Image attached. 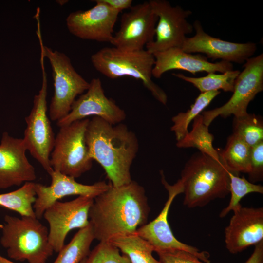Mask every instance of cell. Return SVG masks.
Returning a JSON list of instances; mask_svg holds the SVG:
<instances>
[{
    "instance_id": "6da1fadb",
    "label": "cell",
    "mask_w": 263,
    "mask_h": 263,
    "mask_svg": "<svg viewBox=\"0 0 263 263\" xmlns=\"http://www.w3.org/2000/svg\"><path fill=\"white\" fill-rule=\"evenodd\" d=\"M150 211L144 188L136 182L112 185L95 197L89 212L94 239L109 241L133 234L147 223Z\"/></svg>"
},
{
    "instance_id": "7a4b0ae2",
    "label": "cell",
    "mask_w": 263,
    "mask_h": 263,
    "mask_svg": "<svg viewBox=\"0 0 263 263\" xmlns=\"http://www.w3.org/2000/svg\"><path fill=\"white\" fill-rule=\"evenodd\" d=\"M85 139L91 158L102 166L112 186L132 181L130 168L139 143L135 134L126 125H113L93 117L88 124Z\"/></svg>"
},
{
    "instance_id": "3957f363",
    "label": "cell",
    "mask_w": 263,
    "mask_h": 263,
    "mask_svg": "<svg viewBox=\"0 0 263 263\" xmlns=\"http://www.w3.org/2000/svg\"><path fill=\"white\" fill-rule=\"evenodd\" d=\"M180 181L183 204L190 208L203 207L229 194V171L221 162L199 152L187 162Z\"/></svg>"
},
{
    "instance_id": "277c9868",
    "label": "cell",
    "mask_w": 263,
    "mask_h": 263,
    "mask_svg": "<svg viewBox=\"0 0 263 263\" xmlns=\"http://www.w3.org/2000/svg\"><path fill=\"white\" fill-rule=\"evenodd\" d=\"M4 221L0 224V243L8 256L29 263H46L54 252L49 242L47 227L36 217L6 215Z\"/></svg>"
},
{
    "instance_id": "5b68a950",
    "label": "cell",
    "mask_w": 263,
    "mask_h": 263,
    "mask_svg": "<svg viewBox=\"0 0 263 263\" xmlns=\"http://www.w3.org/2000/svg\"><path fill=\"white\" fill-rule=\"evenodd\" d=\"M91 61L97 71L109 78L130 76L141 80L157 100L167 104V94L152 80L155 59L147 50L124 51L114 47H104L93 54Z\"/></svg>"
},
{
    "instance_id": "8992f818",
    "label": "cell",
    "mask_w": 263,
    "mask_h": 263,
    "mask_svg": "<svg viewBox=\"0 0 263 263\" xmlns=\"http://www.w3.org/2000/svg\"><path fill=\"white\" fill-rule=\"evenodd\" d=\"M38 21L37 33L41 55L49 60L54 80V93L49 107V116L51 120L57 121L68 114L77 96L88 90L90 83L76 71L66 54L44 45Z\"/></svg>"
},
{
    "instance_id": "52a82bcc",
    "label": "cell",
    "mask_w": 263,
    "mask_h": 263,
    "mask_svg": "<svg viewBox=\"0 0 263 263\" xmlns=\"http://www.w3.org/2000/svg\"><path fill=\"white\" fill-rule=\"evenodd\" d=\"M90 119L75 121L60 127L50 161L54 171L76 178L92 168L85 134Z\"/></svg>"
},
{
    "instance_id": "ba28073f",
    "label": "cell",
    "mask_w": 263,
    "mask_h": 263,
    "mask_svg": "<svg viewBox=\"0 0 263 263\" xmlns=\"http://www.w3.org/2000/svg\"><path fill=\"white\" fill-rule=\"evenodd\" d=\"M44 59L41 56L42 84L38 94L34 97L30 113L25 118L26 128L23 140L27 150L50 175L54 171L50 157L54 146L55 137L47 115L48 84Z\"/></svg>"
},
{
    "instance_id": "9c48e42d",
    "label": "cell",
    "mask_w": 263,
    "mask_h": 263,
    "mask_svg": "<svg viewBox=\"0 0 263 263\" xmlns=\"http://www.w3.org/2000/svg\"><path fill=\"white\" fill-rule=\"evenodd\" d=\"M244 69L236 79L233 94L225 104L201 114L204 124L209 127L218 116L226 118L232 114L238 117L247 113L249 103L263 90V53L245 62Z\"/></svg>"
},
{
    "instance_id": "30bf717a",
    "label": "cell",
    "mask_w": 263,
    "mask_h": 263,
    "mask_svg": "<svg viewBox=\"0 0 263 263\" xmlns=\"http://www.w3.org/2000/svg\"><path fill=\"white\" fill-rule=\"evenodd\" d=\"M149 2L158 17V23L155 30V39L146 46V50L153 54L171 48H181L186 35L194 30L193 25L187 19L192 12L179 6H173L165 0Z\"/></svg>"
},
{
    "instance_id": "8fae6325",
    "label": "cell",
    "mask_w": 263,
    "mask_h": 263,
    "mask_svg": "<svg viewBox=\"0 0 263 263\" xmlns=\"http://www.w3.org/2000/svg\"><path fill=\"white\" fill-rule=\"evenodd\" d=\"M94 199L79 196L70 201H57L45 210L43 216L49 225V242L54 251L58 253L62 249L71 230L89 225V212Z\"/></svg>"
},
{
    "instance_id": "7c38bea8",
    "label": "cell",
    "mask_w": 263,
    "mask_h": 263,
    "mask_svg": "<svg viewBox=\"0 0 263 263\" xmlns=\"http://www.w3.org/2000/svg\"><path fill=\"white\" fill-rule=\"evenodd\" d=\"M161 175L162 183L168 192V198L157 217L139 227L136 233L147 241L155 252L169 249L183 250L194 255L206 263H211L208 252L201 251L195 247L183 243L173 235L168 222V213L174 198L183 193V188L179 180L174 185H170L166 180L162 171Z\"/></svg>"
},
{
    "instance_id": "4fadbf2b",
    "label": "cell",
    "mask_w": 263,
    "mask_h": 263,
    "mask_svg": "<svg viewBox=\"0 0 263 263\" xmlns=\"http://www.w3.org/2000/svg\"><path fill=\"white\" fill-rule=\"evenodd\" d=\"M121 16L120 27L111 42L124 51H135L154 40L158 17L149 1L132 6Z\"/></svg>"
},
{
    "instance_id": "5bb4252c",
    "label": "cell",
    "mask_w": 263,
    "mask_h": 263,
    "mask_svg": "<svg viewBox=\"0 0 263 263\" xmlns=\"http://www.w3.org/2000/svg\"><path fill=\"white\" fill-rule=\"evenodd\" d=\"M89 83L88 90L75 100L68 114L57 121L58 126L67 125L91 116L100 117L113 125L125 119L124 110L106 96L101 80L94 78Z\"/></svg>"
},
{
    "instance_id": "9a60e30c",
    "label": "cell",
    "mask_w": 263,
    "mask_h": 263,
    "mask_svg": "<svg viewBox=\"0 0 263 263\" xmlns=\"http://www.w3.org/2000/svg\"><path fill=\"white\" fill-rule=\"evenodd\" d=\"M93 1L96 4L92 8L70 13L66 19L67 27L82 39L111 43L119 12L101 0Z\"/></svg>"
},
{
    "instance_id": "2e32d148",
    "label": "cell",
    "mask_w": 263,
    "mask_h": 263,
    "mask_svg": "<svg viewBox=\"0 0 263 263\" xmlns=\"http://www.w3.org/2000/svg\"><path fill=\"white\" fill-rule=\"evenodd\" d=\"M194 36L185 39L181 49L188 53H202L207 58L242 64L252 57L257 49L253 42L235 43L220 39L205 32L201 23L196 20L193 24Z\"/></svg>"
},
{
    "instance_id": "e0dca14e",
    "label": "cell",
    "mask_w": 263,
    "mask_h": 263,
    "mask_svg": "<svg viewBox=\"0 0 263 263\" xmlns=\"http://www.w3.org/2000/svg\"><path fill=\"white\" fill-rule=\"evenodd\" d=\"M51 183L49 186L35 183L36 200L33 209L36 217L40 219L45 210L62 198L70 195L87 196L94 198L107 190L111 186L104 181L92 185L76 182L75 178L53 171L50 174Z\"/></svg>"
},
{
    "instance_id": "ac0fdd59",
    "label": "cell",
    "mask_w": 263,
    "mask_h": 263,
    "mask_svg": "<svg viewBox=\"0 0 263 263\" xmlns=\"http://www.w3.org/2000/svg\"><path fill=\"white\" fill-rule=\"evenodd\" d=\"M23 138L2 133L0 143V189L19 186L36 178L34 166L26 157Z\"/></svg>"
},
{
    "instance_id": "d6986e66",
    "label": "cell",
    "mask_w": 263,
    "mask_h": 263,
    "mask_svg": "<svg viewBox=\"0 0 263 263\" xmlns=\"http://www.w3.org/2000/svg\"><path fill=\"white\" fill-rule=\"evenodd\" d=\"M233 212L225 230V242L230 253L237 254L263 241V207L241 206Z\"/></svg>"
},
{
    "instance_id": "ffe728a7",
    "label": "cell",
    "mask_w": 263,
    "mask_h": 263,
    "mask_svg": "<svg viewBox=\"0 0 263 263\" xmlns=\"http://www.w3.org/2000/svg\"><path fill=\"white\" fill-rule=\"evenodd\" d=\"M153 55L155 63L152 75L156 78H160L164 73L172 70H184L193 75L198 72L224 73L233 70L232 63L224 60L211 62L201 54L188 53L180 48H171Z\"/></svg>"
},
{
    "instance_id": "44dd1931",
    "label": "cell",
    "mask_w": 263,
    "mask_h": 263,
    "mask_svg": "<svg viewBox=\"0 0 263 263\" xmlns=\"http://www.w3.org/2000/svg\"><path fill=\"white\" fill-rule=\"evenodd\" d=\"M251 147L232 134L227 140L225 148L217 150L220 160L228 171L239 175L250 170Z\"/></svg>"
},
{
    "instance_id": "7402d4cb",
    "label": "cell",
    "mask_w": 263,
    "mask_h": 263,
    "mask_svg": "<svg viewBox=\"0 0 263 263\" xmlns=\"http://www.w3.org/2000/svg\"><path fill=\"white\" fill-rule=\"evenodd\" d=\"M109 241L126 255L131 263H162L153 256V247L136 232L118 236Z\"/></svg>"
},
{
    "instance_id": "603a6c76",
    "label": "cell",
    "mask_w": 263,
    "mask_h": 263,
    "mask_svg": "<svg viewBox=\"0 0 263 263\" xmlns=\"http://www.w3.org/2000/svg\"><path fill=\"white\" fill-rule=\"evenodd\" d=\"M213 140V135L209 132L208 127L204 124L203 116L200 114L193 120L191 132L177 141L176 146L178 148H196L199 152L219 161L218 150L212 145Z\"/></svg>"
},
{
    "instance_id": "cb8c5ba5",
    "label": "cell",
    "mask_w": 263,
    "mask_h": 263,
    "mask_svg": "<svg viewBox=\"0 0 263 263\" xmlns=\"http://www.w3.org/2000/svg\"><path fill=\"white\" fill-rule=\"evenodd\" d=\"M95 239L90 224L80 229L71 241L58 252L53 263H80L90 252L91 244Z\"/></svg>"
},
{
    "instance_id": "d4e9b609",
    "label": "cell",
    "mask_w": 263,
    "mask_h": 263,
    "mask_svg": "<svg viewBox=\"0 0 263 263\" xmlns=\"http://www.w3.org/2000/svg\"><path fill=\"white\" fill-rule=\"evenodd\" d=\"M35 185L33 182H26L14 191L0 194V206L15 211L21 216L36 217L33 207L36 198Z\"/></svg>"
},
{
    "instance_id": "484cf974",
    "label": "cell",
    "mask_w": 263,
    "mask_h": 263,
    "mask_svg": "<svg viewBox=\"0 0 263 263\" xmlns=\"http://www.w3.org/2000/svg\"><path fill=\"white\" fill-rule=\"evenodd\" d=\"M239 70L228 71L221 74L208 73L200 77H189L182 74L173 73L172 75L185 81L192 84L201 93L222 90L225 92H233L236 78Z\"/></svg>"
},
{
    "instance_id": "4316f807",
    "label": "cell",
    "mask_w": 263,
    "mask_h": 263,
    "mask_svg": "<svg viewBox=\"0 0 263 263\" xmlns=\"http://www.w3.org/2000/svg\"><path fill=\"white\" fill-rule=\"evenodd\" d=\"M220 93V91L201 93L189 109L186 112H180L172 118L173 124L171 130L174 132L177 141L188 133V127L191 121L200 114Z\"/></svg>"
},
{
    "instance_id": "83f0119b",
    "label": "cell",
    "mask_w": 263,
    "mask_h": 263,
    "mask_svg": "<svg viewBox=\"0 0 263 263\" xmlns=\"http://www.w3.org/2000/svg\"><path fill=\"white\" fill-rule=\"evenodd\" d=\"M233 134L251 147L263 141V122L262 117L248 113L241 116H234Z\"/></svg>"
},
{
    "instance_id": "f1b7e54d",
    "label": "cell",
    "mask_w": 263,
    "mask_h": 263,
    "mask_svg": "<svg viewBox=\"0 0 263 263\" xmlns=\"http://www.w3.org/2000/svg\"><path fill=\"white\" fill-rule=\"evenodd\" d=\"M230 177L229 193L231 198L227 207L219 214L220 218L226 216L230 212L234 211L242 205L241 200L245 195L251 193H263V186L252 183L244 177L229 172Z\"/></svg>"
},
{
    "instance_id": "f546056e",
    "label": "cell",
    "mask_w": 263,
    "mask_h": 263,
    "mask_svg": "<svg viewBox=\"0 0 263 263\" xmlns=\"http://www.w3.org/2000/svg\"><path fill=\"white\" fill-rule=\"evenodd\" d=\"M85 263H131L125 254L121 255L119 249L110 241L100 242L90 251Z\"/></svg>"
},
{
    "instance_id": "4dcf8cb0",
    "label": "cell",
    "mask_w": 263,
    "mask_h": 263,
    "mask_svg": "<svg viewBox=\"0 0 263 263\" xmlns=\"http://www.w3.org/2000/svg\"><path fill=\"white\" fill-rule=\"evenodd\" d=\"M156 252L162 263H206L194 255L183 250L163 249Z\"/></svg>"
},
{
    "instance_id": "1f68e13d",
    "label": "cell",
    "mask_w": 263,
    "mask_h": 263,
    "mask_svg": "<svg viewBox=\"0 0 263 263\" xmlns=\"http://www.w3.org/2000/svg\"><path fill=\"white\" fill-rule=\"evenodd\" d=\"M248 181L252 183L263 180V141L251 147Z\"/></svg>"
},
{
    "instance_id": "d6a6232c",
    "label": "cell",
    "mask_w": 263,
    "mask_h": 263,
    "mask_svg": "<svg viewBox=\"0 0 263 263\" xmlns=\"http://www.w3.org/2000/svg\"><path fill=\"white\" fill-rule=\"evenodd\" d=\"M102 2L119 13L132 6V0H101Z\"/></svg>"
},
{
    "instance_id": "836d02e7",
    "label": "cell",
    "mask_w": 263,
    "mask_h": 263,
    "mask_svg": "<svg viewBox=\"0 0 263 263\" xmlns=\"http://www.w3.org/2000/svg\"><path fill=\"white\" fill-rule=\"evenodd\" d=\"M244 263H263V241L254 245L251 255Z\"/></svg>"
},
{
    "instance_id": "e575fe53",
    "label": "cell",
    "mask_w": 263,
    "mask_h": 263,
    "mask_svg": "<svg viewBox=\"0 0 263 263\" xmlns=\"http://www.w3.org/2000/svg\"><path fill=\"white\" fill-rule=\"evenodd\" d=\"M0 263H16L10 261L7 258H4V257L2 256L0 254Z\"/></svg>"
},
{
    "instance_id": "d590c367",
    "label": "cell",
    "mask_w": 263,
    "mask_h": 263,
    "mask_svg": "<svg viewBox=\"0 0 263 263\" xmlns=\"http://www.w3.org/2000/svg\"><path fill=\"white\" fill-rule=\"evenodd\" d=\"M69 1L67 0H56V3H58L60 5L62 6L67 3Z\"/></svg>"
},
{
    "instance_id": "8d00e7d4",
    "label": "cell",
    "mask_w": 263,
    "mask_h": 263,
    "mask_svg": "<svg viewBox=\"0 0 263 263\" xmlns=\"http://www.w3.org/2000/svg\"><path fill=\"white\" fill-rule=\"evenodd\" d=\"M86 259V258H85V259H84V260H83L80 263H85Z\"/></svg>"
}]
</instances>
